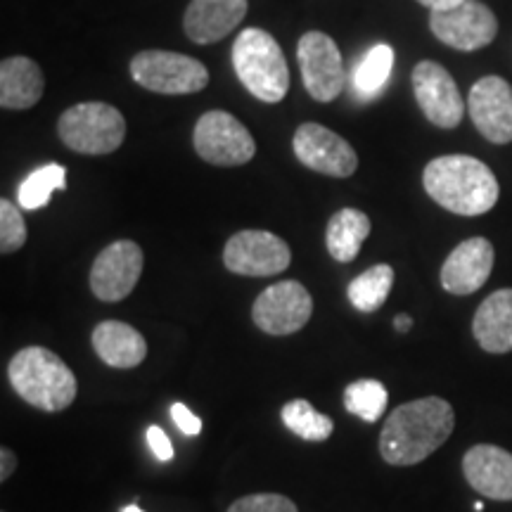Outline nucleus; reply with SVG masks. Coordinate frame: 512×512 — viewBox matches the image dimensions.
I'll list each match as a JSON object with an SVG mask.
<instances>
[{"label": "nucleus", "mask_w": 512, "mask_h": 512, "mask_svg": "<svg viewBox=\"0 0 512 512\" xmlns=\"http://www.w3.org/2000/svg\"><path fill=\"white\" fill-rule=\"evenodd\" d=\"M313 316L309 290L297 280H283L266 287L252 306V320L261 332L273 337H287L306 328Z\"/></svg>", "instance_id": "obj_10"}, {"label": "nucleus", "mask_w": 512, "mask_h": 512, "mask_svg": "<svg viewBox=\"0 0 512 512\" xmlns=\"http://www.w3.org/2000/svg\"><path fill=\"white\" fill-rule=\"evenodd\" d=\"M131 76L138 86L162 95H190L209 86V72L200 60L169 50L138 53L131 60Z\"/></svg>", "instance_id": "obj_6"}, {"label": "nucleus", "mask_w": 512, "mask_h": 512, "mask_svg": "<svg viewBox=\"0 0 512 512\" xmlns=\"http://www.w3.org/2000/svg\"><path fill=\"white\" fill-rule=\"evenodd\" d=\"M467 484L491 501H512V453L494 444H477L463 456Z\"/></svg>", "instance_id": "obj_17"}, {"label": "nucleus", "mask_w": 512, "mask_h": 512, "mask_svg": "<svg viewBox=\"0 0 512 512\" xmlns=\"http://www.w3.org/2000/svg\"><path fill=\"white\" fill-rule=\"evenodd\" d=\"M27 242V223L10 200H0V252L12 254Z\"/></svg>", "instance_id": "obj_28"}, {"label": "nucleus", "mask_w": 512, "mask_h": 512, "mask_svg": "<svg viewBox=\"0 0 512 512\" xmlns=\"http://www.w3.org/2000/svg\"><path fill=\"white\" fill-rule=\"evenodd\" d=\"M389 394L380 380H356L344 389V408L363 422H377L387 411Z\"/></svg>", "instance_id": "obj_27"}, {"label": "nucleus", "mask_w": 512, "mask_h": 512, "mask_svg": "<svg viewBox=\"0 0 512 512\" xmlns=\"http://www.w3.org/2000/svg\"><path fill=\"white\" fill-rule=\"evenodd\" d=\"M46 93V76L29 57H5L0 62V105L3 110H29Z\"/></svg>", "instance_id": "obj_21"}, {"label": "nucleus", "mask_w": 512, "mask_h": 512, "mask_svg": "<svg viewBox=\"0 0 512 512\" xmlns=\"http://www.w3.org/2000/svg\"><path fill=\"white\" fill-rule=\"evenodd\" d=\"M456 413L441 396L396 406L380 434V456L394 467H411L432 456L453 434Z\"/></svg>", "instance_id": "obj_1"}, {"label": "nucleus", "mask_w": 512, "mask_h": 512, "mask_svg": "<svg viewBox=\"0 0 512 512\" xmlns=\"http://www.w3.org/2000/svg\"><path fill=\"white\" fill-rule=\"evenodd\" d=\"M247 15V0H192L185 10L183 29L192 43L209 46L223 41Z\"/></svg>", "instance_id": "obj_18"}, {"label": "nucleus", "mask_w": 512, "mask_h": 512, "mask_svg": "<svg viewBox=\"0 0 512 512\" xmlns=\"http://www.w3.org/2000/svg\"><path fill=\"white\" fill-rule=\"evenodd\" d=\"M292 264L290 245L268 230H240L223 247V266L247 278H271Z\"/></svg>", "instance_id": "obj_8"}, {"label": "nucleus", "mask_w": 512, "mask_h": 512, "mask_svg": "<svg viewBox=\"0 0 512 512\" xmlns=\"http://www.w3.org/2000/svg\"><path fill=\"white\" fill-rule=\"evenodd\" d=\"M413 91L422 114L437 128H456L463 121L465 102L458 83L439 62L425 60L413 69Z\"/></svg>", "instance_id": "obj_14"}, {"label": "nucleus", "mask_w": 512, "mask_h": 512, "mask_svg": "<svg viewBox=\"0 0 512 512\" xmlns=\"http://www.w3.org/2000/svg\"><path fill=\"white\" fill-rule=\"evenodd\" d=\"M420 5H425L427 10L434 12V10H446V8H453V5H458L460 0H418Z\"/></svg>", "instance_id": "obj_33"}, {"label": "nucleus", "mask_w": 512, "mask_h": 512, "mask_svg": "<svg viewBox=\"0 0 512 512\" xmlns=\"http://www.w3.org/2000/svg\"><path fill=\"white\" fill-rule=\"evenodd\" d=\"M17 467V456L10 451L8 446L0 448V482H8L12 472H15Z\"/></svg>", "instance_id": "obj_32"}, {"label": "nucleus", "mask_w": 512, "mask_h": 512, "mask_svg": "<svg viewBox=\"0 0 512 512\" xmlns=\"http://www.w3.org/2000/svg\"><path fill=\"white\" fill-rule=\"evenodd\" d=\"M370 230H373V223L361 209L344 207L332 214L328 230H325V245H328L332 259L339 264H351L361 252L363 242L368 240Z\"/></svg>", "instance_id": "obj_22"}, {"label": "nucleus", "mask_w": 512, "mask_h": 512, "mask_svg": "<svg viewBox=\"0 0 512 512\" xmlns=\"http://www.w3.org/2000/svg\"><path fill=\"white\" fill-rule=\"evenodd\" d=\"M422 185L439 207L458 216H482L498 202V178L470 155L432 159L422 171Z\"/></svg>", "instance_id": "obj_2"}, {"label": "nucleus", "mask_w": 512, "mask_h": 512, "mask_svg": "<svg viewBox=\"0 0 512 512\" xmlns=\"http://www.w3.org/2000/svg\"><path fill=\"white\" fill-rule=\"evenodd\" d=\"M93 351L110 368H138L147 358V342L133 325L121 320H102L91 335Z\"/></svg>", "instance_id": "obj_19"}, {"label": "nucleus", "mask_w": 512, "mask_h": 512, "mask_svg": "<svg viewBox=\"0 0 512 512\" xmlns=\"http://www.w3.org/2000/svg\"><path fill=\"white\" fill-rule=\"evenodd\" d=\"M233 67L256 100L275 105L290 91V69L283 48L264 29H245L235 38Z\"/></svg>", "instance_id": "obj_4"}, {"label": "nucleus", "mask_w": 512, "mask_h": 512, "mask_svg": "<svg viewBox=\"0 0 512 512\" xmlns=\"http://www.w3.org/2000/svg\"><path fill=\"white\" fill-rule=\"evenodd\" d=\"M432 34L448 48L475 53L494 43L498 36V19L491 8L479 0H460L446 10L430 12Z\"/></svg>", "instance_id": "obj_9"}, {"label": "nucleus", "mask_w": 512, "mask_h": 512, "mask_svg": "<svg viewBox=\"0 0 512 512\" xmlns=\"http://www.w3.org/2000/svg\"><path fill=\"white\" fill-rule=\"evenodd\" d=\"M394 287V268L389 264L370 266L368 271L356 275L347 287L349 302L361 313L380 311Z\"/></svg>", "instance_id": "obj_23"}, {"label": "nucleus", "mask_w": 512, "mask_h": 512, "mask_svg": "<svg viewBox=\"0 0 512 512\" xmlns=\"http://www.w3.org/2000/svg\"><path fill=\"white\" fill-rule=\"evenodd\" d=\"M494 245L486 238H470L453 249L441 266V287L448 294L467 297L482 290L494 271Z\"/></svg>", "instance_id": "obj_16"}, {"label": "nucleus", "mask_w": 512, "mask_h": 512, "mask_svg": "<svg viewBox=\"0 0 512 512\" xmlns=\"http://www.w3.org/2000/svg\"><path fill=\"white\" fill-rule=\"evenodd\" d=\"M192 143L197 155L214 166H242L252 162L256 155L252 133L233 114L223 110L202 114L192 133Z\"/></svg>", "instance_id": "obj_7"}, {"label": "nucleus", "mask_w": 512, "mask_h": 512, "mask_svg": "<svg viewBox=\"0 0 512 512\" xmlns=\"http://www.w3.org/2000/svg\"><path fill=\"white\" fill-rule=\"evenodd\" d=\"M57 133L79 155H112L126 138V119L107 102H81L62 112Z\"/></svg>", "instance_id": "obj_5"}, {"label": "nucleus", "mask_w": 512, "mask_h": 512, "mask_svg": "<svg viewBox=\"0 0 512 512\" xmlns=\"http://www.w3.org/2000/svg\"><path fill=\"white\" fill-rule=\"evenodd\" d=\"M67 188V171L62 164H46L34 174L24 178L17 190V202L24 211H36L46 207L53 192Z\"/></svg>", "instance_id": "obj_25"}, {"label": "nucleus", "mask_w": 512, "mask_h": 512, "mask_svg": "<svg viewBox=\"0 0 512 512\" xmlns=\"http://www.w3.org/2000/svg\"><path fill=\"white\" fill-rule=\"evenodd\" d=\"M467 110L489 143H512V86L508 81L501 76L479 79L467 98Z\"/></svg>", "instance_id": "obj_15"}, {"label": "nucleus", "mask_w": 512, "mask_h": 512, "mask_svg": "<svg viewBox=\"0 0 512 512\" xmlns=\"http://www.w3.org/2000/svg\"><path fill=\"white\" fill-rule=\"evenodd\" d=\"M472 335L486 354L512 351V290H496L479 304L472 318Z\"/></svg>", "instance_id": "obj_20"}, {"label": "nucleus", "mask_w": 512, "mask_h": 512, "mask_svg": "<svg viewBox=\"0 0 512 512\" xmlns=\"http://www.w3.org/2000/svg\"><path fill=\"white\" fill-rule=\"evenodd\" d=\"M171 418H174L178 430H181L183 434H188V437H197V434L202 432V420L197 418V415L192 413L190 408L181 401L171 406Z\"/></svg>", "instance_id": "obj_30"}, {"label": "nucleus", "mask_w": 512, "mask_h": 512, "mask_svg": "<svg viewBox=\"0 0 512 512\" xmlns=\"http://www.w3.org/2000/svg\"><path fill=\"white\" fill-rule=\"evenodd\" d=\"M299 69L306 93L318 102H332L347 86V72L337 43L323 31H309L299 38Z\"/></svg>", "instance_id": "obj_11"}, {"label": "nucleus", "mask_w": 512, "mask_h": 512, "mask_svg": "<svg viewBox=\"0 0 512 512\" xmlns=\"http://www.w3.org/2000/svg\"><path fill=\"white\" fill-rule=\"evenodd\" d=\"M8 380L19 399L43 413L67 411L79 392L74 370L46 347L19 349L10 358Z\"/></svg>", "instance_id": "obj_3"}, {"label": "nucleus", "mask_w": 512, "mask_h": 512, "mask_svg": "<svg viewBox=\"0 0 512 512\" xmlns=\"http://www.w3.org/2000/svg\"><path fill=\"white\" fill-rule=\"evenodd\" d=\"M228 512H299L297 505L283 494H249L230 503Z\"/></svg>", "instance_id": "obj_29"}, {"label": "nucleus", "mask_w": 512, "mask_h": 512, "mask_svg": "<svg viewBox=\"0 0 512 512\" xmlns=\"http://www.w3.org/2000/svg\"><path fill=\"white\" fill-rule=\"evenodd\" d=\"M145 256L133 240H117L95 256L91 268V290L100 302L117 304L136 290L143 275Z\"/></svg>", "instance_id": "obj_12"}, {"label": "nucleus", "mask_w": 512, "mask_h": 512, "mask_svg": "<svg viewBox=\"0 0 512 512\" xmlns=\"http://www.w3.org/2000/svg\"><path fill=\"white\" fill-rule=\"evenodd\" d=\"M294 155L306 169L332 178H349L356 174V150L339 133L320 124H302L292 138Z\"/></svg>", "instance_id": "obj_13"}, {"label": "nucleus", "mask_w": 512, "mask_h": 512, "mask_svg": "<svg viewBox=\"0 0 512 512\" xmlns=\"http://www.w3.org/2000/svg\"><path fill=\"white\" fill-rule=\"evenodd\" d=\"M394 328L399 332H408L413 328V318L406 316V313H399V316L394 318Z\"/></svg>", "instance_id": "obj_34"}, {"label": "nucleus", "mask_w": 512, "mask_h": 512, "mask_svg": "<svg viewBox=\"0 0 512 512\" xmlns=\"http://www.w3.org/2000/svg\"><path fill=\"white\" fill-rule=\"evenodd\" d=\"M147 446H150V451L155 453V458L162 460V463H169V460L174 458V446H171V439L166 437L162 427H147Z\"/></svg>", "instance_id": "obj_31"}, {"label": "nucleus", "mask_w": 512, "mask_h": 512, "mask_svg": "<svg viewBox=\"0 0 512 512\" xmlns=\"http://www.w3.org/2000/svg\"><path fill=\"white\" fill-rule=\"evenodd\" d=\"M121 512H143V510H140V508H138V505H126V508H124V510H121Z\"/></svg>", "instance_id": "obj_35"}, {"label": "nucleus", "mask_w": 512, "mask_h": 512, "mask_svg": "<svg viewBox=\"0 0 512 512\" xmlns=\"http://www.w3.org/2000/svg\"><path fill=\"white\" fill-rule=\"evenodd\" d=\"M280 418L294 437L304 441H325L335 432V422L328 415L318 413L306 399H292L280 408Z\"/></svg>", "instance_id": "obj_24"}, {"label": "nucleus", "mask_w": 512, "mask_h": 512, "mask_svg": "<svg viewBox=\"0 0 512 512\" xmlns=\"http://www.w3.org/2000/svg\"><path fill=\"white\" fill-rule=\"evenodd\" d=\"M394 67V48L387 43H377L363 55V60L356 64L354 72V88L358 95L368 98V95H377L387 86L389 76H392Z\"/></svg>", "instance_id": "obj_26"}]
</instances>
